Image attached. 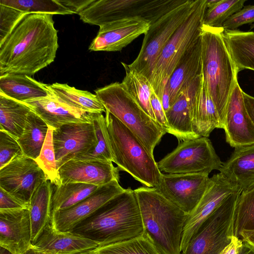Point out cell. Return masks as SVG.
I'll list each match as a JSON object with an SVG mask.
<instances>
[{"instance_id": "21", "label": "cell", "mask_w": 254, "mask_h": 254, "mask_svg": "<svg viewBox=\"0 0 254 254\" xmlns=\"http://www.w3.org/2000/svg\"><path fill=\"white\" fill-rule=\"evenodd\" d=\"M201 80L202 74L179 94L165 113L169 126L168 133L181 142L198 138L192 129V117L194 98Z\"/></svg>"}, {"instance_id": "39", "label": "cell", "mask_w": 254, "mask_h": 254, "mask_svg": "<svg viewBox=\"0 0 254 254\" xmlns=\"http://www.w3.org/2000/svg\"><path fill=\"white\" fill-rule=\"evenodd\" d=\"M246 0H219L215 5L207 8L203 25L211 27H222L232 15L244 7Z\"/></svg>"}, {"instance_id": "42", "label": "cell", "mask_w": 254, "mask_h": 254, "mask_svg": "<svg viewBox=\"0 0 254 254\" xmlns=\"http://www.w3.org/2000/svg\"><path fill=\"white\" fill-rule=\"evenodd\" d=\"M24 14L13 7L0 4V42L9 34Z\"/></svg>"}, {"instance_id": "20", "label": "cell", "mask_w": 254, "mask_h": 254, "mask_svg": "<svg viewBox=\"0 0 254 254\" xmlns=\"http://www.w3.org/2000/svg\"><path fill=\"white\" fill-rule=\"evenodd\" d=\"M32 246L29 209L0 210V247L22 254Z\"/></svg>"}, {"instance_id": "16", "label": "cell", "mask_w": 254, "mask_h": 254, "mask_svg": "<svg viewBox=\"0 0 254 254\" xmlns=\"http://www.w3.org/2000/svg\"><path fill=\"white\" fill-rule=\"evenodd\" d=\"M237 191L240 190L220 173L210 178L203 195L187 218L181 243L182 252L203 223L227 197Z\"/></svg>"}, {"instance_id": "4", "label": "cell", "mask_w": 254, "mask_h": 254, "mask_svg": "<svg viewBox=\"0 0 254 254\" xmlns=\"http://www.w3.org/2000/svg\"><path fill=\"white\" fill-rule=\"evenodd\" d=\"M223 30L203 25L201 36L203 83L224 127L227 102L238 72L225 44Z\"/></svg>"}, {"instance_id": "36", "label": "cell", "mask_w": 254, "mask_h": 254, "mask_svg": "<svg viewBox=\"0 0 254 254\" xmlns=\"http://www.w3.org/2000/svg\"><path fill=\"white\" fill-rule=\"evenodd\" d=\"M254 231V188L242 191L234 214L233 234L240 238L243 231Z\"/></svg>"}, {"instance_id": "2", "label": "cell", "mask_w": 254, "mask_h": 254, "mask_svg": "<svg viewBox=\"0 0 254 254\" xmlns=\"http://www.w3.org/2000/svg\"><path fill=\"white\" fill-rule=\"evenodd\" d=\"M104 246L130 239L144 233L134 190L117 195L72 231Z\"/></svg>"}, {"instance_id": "24", "label": "cell", "mask_w": 254, "mask_h": 254, "mask_svg": "<svg viewBox=\"0 0 254 254\" xmlns=\"http://www.w3.org/2000/svg\"><path fill=\"white\" fill-rule=\"evenodd\" d=\"M201 36L184 54L165 86L169 94L171 107L179 94L201 75Z\"/></svg>"}, {"instance_id": "40", "label": "cell", "mask_w": 254, "mask_h": 254, "mask_svg": "<svg viewBox=\"0 0 254 254\" xmlns=\"http://www.w3.org/2000/svg\"><path fill=\"white\" fill-rule=\"evenodd\" d=\"M53 129L49 127L47 136L39 156L35 160L52 184H60L53 140Z\"/></svg>"}, {"instance_id": "50", "label": "cell", "mask_w": 254, "mask_h": 254, "mask_svg": "<svg viewBox=\"0 0 254 254\" xmlns=\"http://www.w3.org/2000/svg\"><path fill=\"white\" fill-rule=\"evenodd\" d=\"M240 238H242L243 241L254 246V231H243L241 234Z\"/></svg>"}, {"instance_id": "17", "label": "cell", "mask_w": 254, "mask_h": 254, "mask_svg": "<svg viewBox=\"0 0 254 254\" xmlns=\"http://www.w3.org/2000/svg\"><path fill=\"white\" fill-rule=\"evenodd\" d=\"M238 80L227 102L224 122L226 141L233 147L254 144V125L247 110Z\"/></svg>"}, {"instance_id": "35", "label": "cell", "mask_w": 254, "mask_h": 254, "mask_svg": "<svg viewBox=\"0 0 254 254\" xmlns=\"http://www.w3.org/2000/svg\"><path fill=\"white\" fill-rule=\"evenodd\" d=\"M86 254H161L146 233L125 241L97 248Z\"/></svg>"}, {"instance_id": "15", "label": "cell", "mask_w": 254, "mask_h": 254, "mask_svg": "<svg viewBox=\"0 0 254 254\" xmlns=\"http://www.w3.org/2000/svg\"><path fill=\"white\" fill-rule=\"evenodd\" d=\"M125 190L117 180L99 187L87 197L72 207L52 212L51 224L58 231H72L81 222Z\"/></svg>"}, {"instance_id": "45", "label": "cell", "mask_w": 254, "mask_h": 254, "mask_svg": "<svg viewBox=\"0 0 254 254\" xmlns=\"http://www.w3.org/2000/svg\"><path fill=\"white\" fill-rule=\"evenodd\" d=\"M29 205L11 195L0 188V210L29 209Z\"/></svg>"}, {"instance_id": "14", "label": "cell", "mask_w": 254, "mask_h": 254, "mask_svg": "<svg viewBox=\"0 0 254 254\" xmlns=\"http://www.w3.org/2000/svg\"><path fill=\"white\" fill-rule=\"evenodd\" d=\"M208 174H162L155 188L164 197L189 214L197 205L209 184Z\"/></svg>"}, {"instance_id": "30", "label": "cell", "mask_w": 254, "mask_h": 254, "mask_svg": "<svg viewBox=\"0 0 254 254\" xmlns=\"http://www.w3.org/2000/svg\"><path fill=\"white\" fill-rule=\"evenodd\" d=\"M56 98L65 104L80 110L92 113H102L105 108L96 94L77 89L66 83L48 85Z\"/></svg>"}, {"instance_id": "48", "label": "cell", "mask_w": 254, "mask_h": 254, "mask_svg": "<svg viewBox=\"0 0 254 254\" xmlns=\"http://www.w3.org/2000/svg\"><path fill=\"white\" fill-rule=\"evenodd\" d=\"M245 106L250 118L254 125V97L243 91Z\"/></svg>"}, {"instance_id": "9", "label": "cell", "mask_w": 254, "mask_h": 254, "mask_svg": "<svg viewBox=\"0 0 254 254\" xmlns=\"http://www.w3.org/2000/svg\"><path fill=\"white\" fill-rule=\"evenodd\" d=\"M227 197L203 223L181 254H219L232 241L233 218L241 193Z\"/></svg>"}, {"instance_id": "34", "label": "cell", "mask_w": 254, "mask_h": 254, "mask_svg": "<svg viewBox=\"0 0 254 254\" xmlns=\"http://www.w3.org/2000/svg\"><path fill=\"white\" fill-rule=\"evenodd\" d=\"M121 64L126 72L121 83L145 113L156 122L150 102L153 89L150 81L142 74L130 69L127 64Z\"/></svg>"}, {"instance_id": "19", "label": "cell", "mask_w": 254, "mask_h": 254, "mask_svg": "<svg viewBox=\"0 0 254 254\" xmlns=\"http://www.w3.org/2000/svg\"><path fill=\"white\" fill-rule=\"evenodd\" d=\"M119 171L111 161L72 159L60 167L58 175L61 184L77 183L100 187L114 180L119 181Z\"/></svg>"}, {"instance_id": "29", "label": "cell", "mask_w": 254, "mask_h": 254, "mask_svg": "<svg viewBox=\"0 0 254 254\" xmlns=\"http://www.w3.org/2000/svg\"><path fill=\"white\" fill-rule=\"evenodd\" d=\"M223 37L237 71L254 70V32L224 30Z\"/></svg>"}, {"instance_id": "13", "label": "cell", "mask_w": 254, "mask_h": 254, "mask_svg": "<svg viewBox=\"0 0 254 254\" xmlns=\"http://www.w3.org/2000/svg\"><path fill=\"white\" fill-rule=\"evenodd\" d=\"M57 168L91 152L97 143L93 121L64 125L53 131Z\"/></svg>"}, {"instance_id": "51", "label": "cell", "mask_w": 254, "mask_h": 254, "mask_svg": "<svg viewBox=\"0 0 254 254\" xmlns=\"http://www.w3.org/2000/svg\"><path fill=\"white\" fill-rule=\"evenodd\" d=\"M22 254H51L49 253H47L41 251H40L39 250H37L35 248H34L33 246L31 248L29 249L28 250H27L24 253H22Z\"/></svg>"}, {"instance_id": "53", "label": "cell", "mask_w": 254, "mask_h": 254, "mask_svg": "<svg viewBox=\"0 0 254 254\" xmlns=\"http://www.w3.org/2000/svg\"><path fill=\"white\" fill-rule=\"evenodd\" d=\"M250 28L251 29H253L254 28V24H252Z\"/></svg>"}, {"instance_id": "44", "label": "cell", "mask_w": 254, "mask_h": 254, "mask_svg": "<svg viewBox=\"0 0 254 254\" xmlns=\"http://www.w3.org/2000/svg\"><path fill=\"white\" fill-rule=\"evenodd\" d=\"M150 102L156 122L168 133L169 131V126L165 112L163 109L161 101L157 96L154 90L151 95Z\"/></svg>"}, {"instance_id": "12", "label": "cell", "mask_w": 254, "mask_h": 254, "mask_svg": "<svg viewBox=\"0 0 254 254\" xmlns=\"http://www.w3.org/2000/svg\"><path fill=\"white\" fill-rule=\"evenodd\" d=\"M47 180L36 161L24 154L0 169V188L28 204L34 191Z\"/></svg>"}, {"instance_id": "41", "label": "cell", "mask_w": 254, "mask_h": 254, "mask_svg": "<svg viewBox=\"0 0 254 254\" xmlns=\"http://www.w3.org/2000/svg\"><path fill=\"white\" fill-rule=\"evenodd\" d=\"M23 155L17 139L8 132L0 130V169L14 158Z\"/></svg>"}, {"instance_id": "11", "label": "cell", "mask_w": 254, "mask_h": 254, "mask_svg": "<svg viewBox=\"0 0 254 254\" xmlns=\"http://www.w3.org/2000/svg\"><path fill=\"white\" fill-rule=\"evenodd\" d=\"M222 163L207 137L182 141L171 152L157 162L161 172L168 174H208L219 170Z\"/></svg>"}, {"instance_id": "23", "label": "cell", "mask_w": 254, "mask_h": 254, "mask_svg": "<svg viewBox=\"0 0 254 254\" xmlns=\"http://www.w3.org/2000/svg\"><path fill=\"white\" fill-rule=\"evenodd\" d=\"M99 245L72 231L60 232L50 223L33 247L51 254H78L92 250Z\"/></svg>"}, {"instance_id": "27", "label": "cell", "mask_w": 254, "mask_h": 254, "mask_svg": "<svg viewBox=\"0 0 254 254\" xmlns=\"http://www.w3.org/2000/svg\"><path fill=\"white\" fill-rule=\"evenodd\" d=\"M223 127L216 106L204 87L202 77L193 103V132L198 137H208L215 128L223 129Z\"/></svg>"}, {"instance_id": "26", "label": "cell", "mask_w": 254, "mask_h": 254, "mask_svg": "<svg viewBox=\"0 0 254 254\" xmlns=\"http://www.w3.org/2000/svg\"><path fill=\"white\" fill-rule=\"evenodd\" d=\"M48 85L25 74L7 73L0 76V92L21 102L47 97L51 93Z\"/></svg>"}, {"instance_id": "1", "label": "cell", "mask_w": 254, "mask_h": 254, "mask_svg": "<svg viewBox=\"0 0 254 254\" xmlns=\"http://www.w3.org/2000/svg\"><path fill=\"white\" fill-rule=\"evenodd\" d=\"M58 48L53 15L24 14L0 42V76H31L54 61Z\"/></svg>"}, {"instance_id": "49", "label": "cell", "mask_w": 254, "mask_h": 254, "mask_svg": "<svg viewBox=\"0 0 254 254\" xmlns=\"http://www.w3.org/2000/svg\"><path fill=\"white\" fill-rule=\"evenodd\" d=\"M243 242V244L239 248L237 254H254V246L247 242Z\"/></svg>"}, {"instance_id": "46", "label": "cell", "mask_w": 254, "mask_h": 254, "mask_svg": "<svg viewBox=\"0 0 254 254\" xmlns=\"http://www.w3.org/2000/svg\"><path fill=\"white\" fill-rule=\"evenodd\" d=\"M59 1L73 13L78 14L93 0H59Z\"/></svg>"}, {"instance_id": "38", "label": "cell", "mask_w": 254, "mask_h": 254, "mask_svg": "<svg viewBox=\"0 0 254 254\" xmlns=\"http://www.w3.org/2000/svg\"><path fill=\"white\" fill-rule=\"evenodd\" d=\"M0 4L13 7L24 13L73 14L59 0H0Z\"/></svg>"}, {"instance_id": "22", "label": "cell", "mask_w": 254, "mask_h": 254, "mask_svg": "<svg viewBox=\"0 0 254 254\" xmlns=\"http://www.w3.org/2000/svg\"><path fill=\"white\" fill-rule=\"evenodd\" d=\"M24 103L53 129L69 123L92 121L93 113L62 103L51 91L47 97L26 101Z\"/></svg>"}, {"instance_id": "6", "label": "cell", "mask_w": 254, "mask_h": 254, "mask_svg": "<svg viewBox=\"0 0 254 254\" xmlns=\"http://www.w3.org/2000/svg\"><path fill=\"white\" fill-rule=\"evenodd\" d=\"M106 111L124 124L154 157L155 147L166 131L141 108L121 82L95 91Z\"/></svg>"}, {"instance_id": "28", "label": "cell", "mask_w": 254, "mask_h": 254, "mask_svg": "<svg viewBox=\"0 0 254 254\" xmlns=\"http://www.w3.org/2000/svg\"><path fill=\"white\" fill-rule=\"evenodd\" d=\"M52 193V184L47 180L34 191L30 199L29 210L32 244L51 222Z\"/></svg>"}, {"instance_id": "52", "label": "cell", "mask_w": 254, "mask_h": 254, "mask_svg": "<svg viewBox=\"0 0 254 254\" xmlns=\"http://www.w3.org/2000/svg\"><path fill=\"white\" fill-rule=\"evenodd\" d=\"M0 254H12L10 252L5 249V248L0 247Z\"/></svg>"}, {"instance_id": "7", "label": "cell", "mask_w": 254, "mask_h": 254, "mask_svg": "<svg viewBox=\"0 0 254 254\" xmlns=\"http://www.w3.org/2000/svg\"><path fill=\"white\" fill-rule=\"evenodd\" d=\"M206 0H195L192 9L164 47L154 65L150 84L161 100L165 86L187 50L201 36Z\"/></svg>"}, {"instance_id": "10", "label": "cell", "mask_w": 254, "mask_h": 254, "mask_svg": "<svg viewBox=\"0 0 254 254\" xmlns=\"http://www.w3.org/2000/svg\"><path fill=\"white\" fill-rule=\"evenodd\" d=\"M194 0H186L150 25L144 34L139 53L128 67L149 81L156 62L175 32L191 12Z\"/></svg>"}, {"instance_id": "43", "label": "cell", "mask_w": 254, "mask_h": 254, "mask_svg": "<svg viewBox=\"0 0 254 254\" xmlns=\"http://www.w3.org/2000/svg\"><path fill=\"white\" fill-rule=\"evenodd\" d=\"M254 22V5H248L230 16L223 24L224 30H236L239 27Z\"/></svg>"}, {"instance_id": "5", "label": "cell", "mask_w": 254, "mask_h": 254, "mask_svg": "<svg viewBox=\"0 0 254 254\" xmlns=\"http://www.w3.org/2000/svg\"><path fill=\"white\" fill-rule=\"evenodd\" d=\"M105 117L113 162L119 170L127 172L146 187H158L163 174L154 157L116 117L106 110Z\"/></svg>"}, {"instance_id": "33", "label": "cell", "mask_w": 254, "mask_h": 254, "mask_svg": "<svg viewBox=\"0 0 254 254\" xmlns=\"http://www.w3.org/2000/svg\"><path fill=\"white\" fill-rule=\"evenodd\" d=\"M99 187L83 183L52 184V212L69 208L83 200Z\"/></svg>"}, {"instance_id": "47", "label": "cell", "mask_w": 254, "mask_h": 254, "mask_svg": "<svg viewBox=\"0 0 254 254\" xmlns=\"http://www.w3.org/2000/svg\"><path fill=\"white\" fill-rule=\"evenodd\" d=\"M243 242L242 240L234 236L232 242L219 254H237Z\"/></svg>"}, {"instance_id": "8", "label": "cell", "mask_w": 254, "mask_h": 254, "mask_svg": "<svg viewBox=\"0 0 254 254\" xmlns=\"http://www.w3.org/2000/svg\"><path fill=\"white\" fill-rule=\"evenodd\" d=\"M186 0H93L78 14L99 27L124 19L139 18L150 25Z\"/></svg>"}, {"instance_id": "37", "label": "cell", "mask_w": 254, "mask_h": 254, "mask_svg": "<svg viewBox=\"0 0 254 254\" xmlns=\"http://www.w3.org/2000/svg\"><path fill=\"white\" fill-rule=\"evenodd\" d=\"M92 121L97 135V143L90 153L77 157L76 160H101L113 162L105 117L102 113H93Z\"/></svg>"}, {"instance_id": "25", "label": "cell", "mask_w": 254, "mask_h": 254, "mask_svg": "<svg viewBox=\"0 0 254 254\" xmlns=\"http://www.w3.org/2000/svg\"><path fill=\"white\" fill-rule=\"evenodd\" d=\"M219 171L241 192L254 188V144L235 147Z\"/></svg>"}, {"instance_id": "3", "label": "cell", "mask_w": 254, "mask_h": 254, "mask_svg": "<svg viewBox=\"0 0 254 254\" xmlns=\"http://www.w3.org/2000/svg\"><path fill=\"white\" fill-rule=\"evenodd\" d=\"M144 232L161 254H181V243L189 214L172 203L155 188L134 190Z\"/></svg>"}, {"instance_id": "18", "label": "cell", "mask_w": 254, "mask_h": 254, "mask_svg": "<svg viewBox=\"0 0 254 254\" xmlns=\"http://www.w3.org/2000/svg\"><path fill=\"white\" fill-rule=\"evenodd\" d=\"M150 24L139 18L124 19L100 27L89 47L91 51H121L134 40L148 31Z\"/></svg>"}, {"instance_id": "31", "label": "cell", "mask_w": 254, "mask_h": 254, "mask_svg": "<svg viewBox=\"0 0 254 254\" xmlns=\"http://www.w3.org/2000/svg\"><path fill=\"white\" fill-rule=\"evenodd\" d=\"M30 108L24 102L8 97L0 92V130L16 139L22 134Z\"/></svg>"}, {"instance_id": "32", "label": "cell", "mask_w": 254, "mask_h": 254, "mask_svg": "<svg viewBox=\"0 0 254 254\" xmlns=\"http://www.w3.org/2000/svg\"><path fill=\"white\" fill-rule=\"evenodd\" d=\"M48 129V125L32 110L22 134L17 139L24 155L34 160L39 156Z\"/></svg>"}]
</instances>
